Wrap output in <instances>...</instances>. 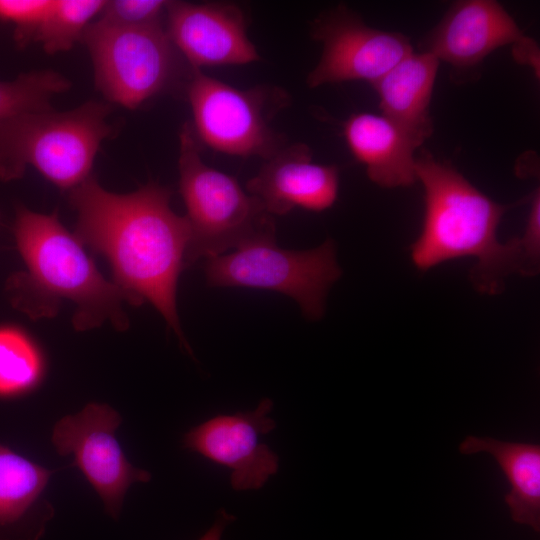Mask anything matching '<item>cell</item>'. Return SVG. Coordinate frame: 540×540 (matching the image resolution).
<instances>
[{"instance_id": "cell-1", "label": "cell", "mask_w": 540, "mask_h": 540, "mask_svg": "<svg viewBox=\"0 0 540 540\" xmlns=\"http://www.w3.org/2000/svg\"><path fill=\"white\" fill-rule=\"evenodd\" d=\"M171 191L150 181L134 192L104 189L92 175L69 190L77 212L75 236L107 258L114 283L131 305L151 303L191 353L179 322L176 288L190 230L170 207Z\"/></svg>"}, {"instance_id": "cell-2", "label": "cell", "mask_w": 540, "mask_h": 540, "mask_svg": "<svg viewBox=\"0 0 540 540\" xmlns=\"http://www.w3.org/2000/svg\"><path fill=\"white\" fill-rule=\"evenodd\" d=\"M13 233L27 269L6 282V293L16 309L34 320L48 318L67 299L76 306L73 326L78 331L106 320L119 331L129 327L122 306L128 302L126 295L99 272L56 213L42 214L18 205Z\"/></svg>"}, {"instance_id": "cell-3", "label": "cell", "mask_w": 540, "mask_h": 540, "mask_svg": "<svg viewBox=\"0 0 540 540\" xmlns=\"http://www.w3.org/2000/svg\"><path fill=\"white\" fill-rule=\"evenodd\" d=\"M110 107L88 101L63 112H28L0 121V181L21 179L28 167L71 190L89 176L101 143L112 133Z\"/></svg>"}, {"instance_id": "cell-4", "label": "cell", "mask_w": 540, "mask_h": 540, "mask_svg": "<svg viewBox=\"0 0 540 540\" xmlns=\"http://www.w3.org/2000/svg\"><path fill=\"white\" fill-rule=\"evenodd\" d=\"M415 171L425 203L422 230L411 246L415 267L426 271L469 256L483 265L496 258L503 247L497 229L508 206L494 202L452 165L428 153L416 157Z\"/></svg>"}, {"instance_id": "cell-5", "label": "cell", "mask_w": 540, "mask_h": 540, "mask_svg": "<svg viewBox=\"0 0 540 540\" xmlns=\"http://www.w3.org/2000/svg\"><path fill=\"white\" fill-rule=\"evenodd\" d=\"M179 191L190 238L185 264L256 242L276 241L274 218L235 178L205 164L192 125L179 134Z\"/></svg>"}, {"instance_id": "cell-6", "label": "cell", "mask_w": 540, "mask_h": 540, "mask_svg": "<svg viewBox=\"0 0 540 540\" xmlns=\"http://www.w3.org/2000/svg\"><path fill=\"white\" fill-rule=\"evenodd\" d=\"M81 41L91 56L96 88L109 102L136 109L168 91L184 72L162 24L120 27L92 22Z\"/></svg>"}, {"instance_id": "cell-7", "label": "cell", "mask_w": 540, "mask_h": 540, "mask_svg": "<svg viewBox=\"0 0 540 540\" xmlns=\"http://www.w3.org/2000/svg\"><path fill=\"white\" fill-rule=\"evenodd\" d=\"M197 140L213 150L239 157L269 159L286 145L273 127L290 102L275 85L241 90L193 69L185 85Z\"/></svg>"}, {"instance_id": "cell-8", "label": "cell", "mask_w": 540, "mask_h": 540, "mask_svg": "<svg viewBox=\"0 0 540 540\" xmlns=\"http://www.w3.org/2000/svg\"><path fill=\"white\" fill-rule=\"evenodd\" d=\"M206 281L215 287L267 289L294 299L310 320L323 316L325 298L341 276L334 242L309 250H286L276 241L249 244L206 259Z\"/></svg>"}, {"instance_id": "cell-9", "label": "cell", "mask_w": 540, "mask_h": 540, "mask_svg": "<svg viewBox=\"0 0 540 540\" xmlns=\"http://www.w3.org/2000/svg\"><path fill=\"white\" fill-rule=\"evenodd\" d=\"M311 35L323 49L307 77L310 88L352 80L372 84L413 52L405 35L369 27L343 5L315 19Z\"/></svg>"}, {"instance_id": "cell-10", "label": "cell", "mask_w": 540, "mask_h": 540, "mask_svg": "<svg viewBox=\"0 0 540 540\" xmlns=\"http://www.w3.org/2000/svg\"><path fill=\"white\" fill-rule=\"evenodd\" d=\"M120 415L106 404L90 403L62 418L53 429L52 443L60 455H73L74 464L95 488L106 511L117 519L127 489L147 482L149 472L134 467L123 453L115 432Z\"/></svg>"}, {"instance_id": "cell-11", "label": "cell", "mask_w": 540, "mask_h": 540, "mask_svg": "<svg viewBox=\"0 0 540 540\" xmlns=\"http://www.w3.org/2000/svg\"><path fill=\"white\" fill-rule=\"evenodd\" d=\"M272 407L266 398L253 411L217 415L189 430L184 446L230 469L235 490L261 488L279 467L278 456L260 442L276 426L268 416Z\"/></svg>"}, {"instance_id": "cell-12", "label": "cell", "mask_w": 540, "mask_h": 540, "mask_svg": "<svg viewBox=\"0 0 540 540\" xmlns=\"http://www.w3.org/2000/svg\"><path fill=\"white\" fill-rule=\"evenodd\" d=\"M166 32L193 69L242 65L260 59L243 11L226 2L168 1Z\"/></svg>"}, {"instance_id": "cell-13", "label": "cell", "mask_w": 540, "mask_h": 540, "mask_svg": "<svg viewBox=\"0 0 540 540\" xmlns=\"http://www.w3.org/2000/svg\"><path fill=\"white\" fill-rule=\"evenodd\" d=\"M527 37L497 1L455 2L424 38L421 51L434 55L457 72L477 67L494 50L515 47Z\"/></svg>"}, {"instance_id": "cell-14", "label": "cell", "mask_w": 540, "mask_h": 540, "mask_svg": "<svg viewBox=\"0 0 540 540\" xmlns=\"http://www.w3.org/2000/svg\"><path fill=\"white\" fill-rule=\"evenodd\" d=\"M338 188L337 167L313 162L311 149L303 143L286 144L265 160L246 185V191L272 216L297 207L328 209L337 199Z\"/></svg>"}, {"instance_id": "cell-15", "label": "cell", "mask_w": 540, "mask_h": 540, "mask_svg": "<svg viewBox=\"0 0 540 540\" xmlns=\"http://www.w3.org/2000/svg\"><path fill=\"white\" fill-rule=\"evenodd\" d=\"M345 141L369 179L384 188L405 187L416 178L415 150L421 146L383 115L357 113L343 125Z\"/></svg>"}, {"instance_id": "cell-16", "label": "cell", "mask_w": 540, "mask_h": 540, "mask_svg": "<svg viewBox=\"0 0 540 540\" xmlns=\"http://www.w3.org/2000/svg\"><path fill=\"white\" fill-rule=\"evenodd\" d=\"M51 470L0 444V540H39L52 506L42 498Z\"/></svg>"}, {"instance_id": "cell-17", "label": "cell", "mask_w": 540, "mask_h": 540, "mask_svg": "<svg viewBox=\"0 0 540 540\" xmlns=\"http://www.w3.org/2000/svg\"><path fill=\"white\" fill-rule=\"evenodd\" d=\"M439 62L428 52H411L372 83L382 115L420 145L433 132L429 108Z\"/></svg>"}, {"instance_id": "cell-18", "label": "cell", "mask_w": 540, "mask_h": 540, "mask_svg": "<svg viewBox=\"0 0 540 540\" xmlns=\"http://www.w3.org/2000/svg\"><path fill=\"white\" fill-rule=\"evenodd\" d=\"M464 455L487 452L505 474L510 490L505 495L514 522L540 531V445L467 436L459 445Z\"/></svg>"}, {"instance_id": "cell-19", "label": "cell", "mask_w": 540, "mask_h": 540, "mask_svg": "<svg viewBox=\"0 0 540 540\" xmlns=\"http://www.w3.org/2000/svg\"><path fill=\"white\" fill-rule=\"evenodd\" d=\"M540 197L532 196L525 231L504 243L497 260L488 268L470 273L473 286L481 293L502 291L505 278L513 273L535 276L539 271L540 256Z\"/></svg>"}, {"instance_id": "cell-20", "label": "cell", "mask_w": 540, "mask_h": 540, "mask_svg": "<svg viewBox=\"0 0 540 540\" xmlns=\"http://www.w3.org/2000/svg\"><path fill=\"white\" fill-rule=\"evenodd\" d=\"M104 0H53L33 37L48 54L66 52L81 41L87 27L102 11Z\"/></svg>"}, {"instance_id": "cell-21", "label": "cell", "mask_w": 540, "mask_h": 540, "mask_svg": "<svg viewBox=\"0 0 540 540\" xmlns=\"http://www.w3.org/2000/svg\"><path fill=\"white\" fill-rule=\"evenodd\" d=\"M71 88V82L53 70H32L14 80L0 81V121L36 111L52 109L50 101Z\"/></svg>"}, {"instance_id": "cell-22", "label": "cell", "mask_w": 540, "mask_h": 540, "mask_svg": "<svg viewBox=\"0 0 540 540\" xmlns=\"http://www.w3.org/2000/svg\"><path fill=\"white\" fill-rule=\"evenodd\" d=\"M42 369L41 354L29 336L16 327H0V395L30 389Z\"/></svg>"}, {"instance_id": "cell-23", "label": "cell", "mask_w": 540, "mask_h": 540, "mask_svg": "<svg viewBox=\"0 0 540 540\" xmlns=\"http://www.w3.org/2000/svg\"><path fill=\"white\" fill-rule=\"evenodd\" d=\"M167 3L163 0L106 1L97 21L120 27L160 24Z\"/></svg>"}, {"instance_id": "cell-24", "label": "cell", "mask_w": 540, "mask_h": 540, "mask_svg": "<svg viewBox=\"0 0 540 540\" xmlns=\"http://www.w3.org/2000/svg\"><path fill=\"white\" fill-rule=\"evenodd\" d=\"M52 1L0 0V20L14 24V41L19 48L33 42L35 32L47 15Z\"/></svg>"}, {"instance_id": "cell-25", "label": "cell", "mask_w": 540, "mask_h": 540, "mask_svg": "<svg viewBox=\"0 0 540 540\" xmlns=\"http://www.w3.org/2000/svg\"><path fill=\"white\" fill-rule=\"evenodd\" d=\"M233 520L225 511L219 513L213 525L201 536L199 540H221L224 529Z\"/></svg>"}]
</instances>
